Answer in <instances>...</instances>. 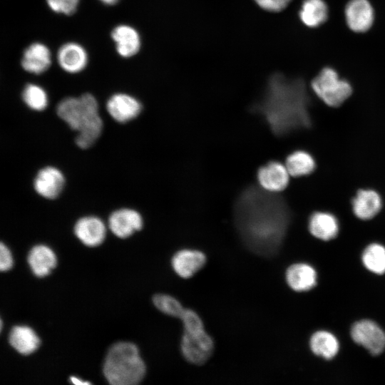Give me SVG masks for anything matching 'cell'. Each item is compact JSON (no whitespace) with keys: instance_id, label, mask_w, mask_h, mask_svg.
I'll return each instance as SVG.
<instances>
[{"instance_id":"cell-1","label":"cell","mask_w":385,"mask_h":385,"mask_svg":"<svg viewBox=\"0 0 385 385\" xmlns=\"http://www.w3.org/2000/svg\"><path fill=\"white\" fill-rule=\"evenodd\" d=\"M235 220L245 246L253 253L268 257L280 247L289 212L284 201L274 192L250 187L236 202Z\"/></svg>"},{"instance_id":"cell-2","label":"cell","mask_w":385,"mask_h":385,"mask_svg":"<svg viewBox=\"0 0 385 385\" xmlns=\"http://www.w3.org/2000/svg\"><path fill=\"white\" fill-rule=\"evenodd\" d=\"M272 81L258 111L262 113L272 131L284 135L307 127L309 117L304 97L294 86Z\"/></svg>"},{"instance_id":"cell-3","label":"cell","mask_w":385,"mask_h":385,"mask_svg":"<svg viewBox=\"0 0 385 385\" xmlns=\"http://www.w3.org/2000/svg\"><path fill=\"white\" fill-rule=\"evenodd\" d=\"M145 365L137 346L130 342H118L108 350L103 364V374L113 385H133L145 375Z\"/></svg>"},{"instance_id":"cell-4","label":"cell","mask_w":385,"mask_h":385,"mask_svg":"<svg viewBox=\"0 0 385 385\" xmlns=\"http://www.w3.org/2000/svg\"><path fill=\"white\" fill-rule=\"evenodd\" d=\"M311 88L326 106L334 108L342 106L353 92L350 83L331 67L319 71L311 81Z\"/></svg>"},{"instance_id":"cell-5","label":"cell","mask_w":385,"mask_h":385,"mask_svg":"<svg viewBox=\"0 0 385 385\" xmlns=\"http://www.w3.org/2000/svg\"><path fill=\"white\" fill-rule=\"evenodd\" d=\"M56 111L58 115L76 131L99 115L98 102L91 93L63 98L58 104Z\"/></svg>"},{"instance_id":"cell-6","label":"cell","mask_w":385,"mask_h":385,"mask_svg":"<svg viewBox=\"0 0 385 385\" xmlns=\"http://www.w3.org/2000/svg\"><path fill=\"white\" fill-rule=\"evenodd\" d=\"M180 349L183 357L190 364L202 365L210 358L214 342L205 329L183 332Z\"/></svg>"},{"instance_id":"cell-7","label":"cell","mask_w":385,"mask_h":385,"mask_svg":"<svg viewBox=\"0 0 385 385\" xmlns=\"http://www.w3.org/2000/svg\"><path fill=\"white\" fill-rule=\"evenodd\" d=\"M352 339L373 355L380 354L385 349V333L374 322L361 320L351 330Z\"/></svg>"},{"instance_id":"cell-8","label":"cell","mask_w":385,"mask_h":385,"mask_svg":"<svg viewBox=\"0 0 385 385\" xmlns=\"http://www.w3.org/2000/svg\"><path fill=\"white\" fill-rule=\"evenodd\" d=\"M344 17L350 30L365 33L374 24V8L369 0H349L344 8Z\"/></svg>"},{"instance_id":"cell-9","label":"cell","mask_w":385,"mask_h":385,"mask_svg":"<svg viewBox=\"0 0 385 385\" xmlns=\"http://www.w3.org/2000/svg\"><path fill=\"white\" fill-rule=\"evenodd\" d=\"M354 215L362 220L374 218L381 211L383 200L380 194L371 188L358 190L351 201Z\"/></svg>"},{"instance_id":"cell-10","label":"cell","mask_w":385,"mask_h":385,"mask_svg":"<svg viewBox=\"0 0 385 385\" xmlns=\"http://www.w3.org/2000/svg\"><path fill=\"white\" fill-rule=\"evenodd\" d=\"M65 184V178L62 172L53 166L41 169L36 174L34 188L41 197L53 200L58 197Z\"/></svg>"},{"instance_id":"cell-11","label":"cell","mask_w":385,"mask_h":385,"mask_svg":"<svg viewBox=\"0 0 385 385\" xmlns=\"http://www.w3.org/2000/svg\"><path fill=\"white\" fill-rule=\"evenodd\" d=\"M109 115L118 123H127L141 112L142 105L135 98L126 93H115L106 103Z\"/></svg>"},{"instance_id":"cell-12","label":"cell","mask_w":385,"mask_h":385,"mask_svg":"<svg viewBox=\"0 0 385 385\" xmlns=\"http://www.w3.org/2000/svg\"><path fill=\"white\" fill-rule=\"evenodd\" d=\"M143 218L135 210L121 208L113 212L108 218L111 232L120 238H126L143 227Z\"/></svg>"},{"instance_id":"cell-13","label":"cell","mask_w":385,"mask_h":385,"mask_svg":"<svg viewBox=\"0 0 385 385\" xmlns=\"http://www.w3.org/2000/svg\"><path fill=\"white\" fill-rule=\"evenodd\" d=\"M289 173L285 166L277 161H272L261 167L257 179L262 188L271 192L284 190L289 181Z\"/></svg>"},{"instance_id":"cell-14","label":"cell","mask_w":385,"mask_h":385,"mask_svg":"<svg viewBox=\"0 0 385 385\" xmlns=\"http://www.w3.org/2000/svg\"><path fill=\"white\" fill-rule=\"evenodd\" d=\"M206 263V256L200 251L181 250L172 257L171 264L175 273L188 279L200 271Z\"/></svg>"},{"instance_id":"cell-15","label":"cell","mask_w":385,"mask_h":385,"mask_svg":"<svg viewBox=\"0 0 385 385\" xmlns=\"http://www.w3.org/2000/svg\"><path fill=\"white\" fill-rule=\"evenodd\" d=\"M106 229L103 221L95 216L80 218L75 224L74 233L85 245L96 247L106 237Z\"/></svg>"},{"instance_id":"cell-16","label":"cell","mask_w":385,"mask_h":385,"mask_svg":"<svg viewBox=\"0 0 385 385\" xmlns=\"http://www.w3.org/2000/svg\"><path fill=\"white\" fill-rule=\"evenodd\" d=\"M57 60L63 70L68 73H76L86 68L88 63V54L80 44L69 42L59 48Z\"/></svg>"},{"instance_id":"cell-17","label":"cell","mask_w":385,"mask_h":385,"mask_svg":"<svg viewBox=\"0 0 385 385\" xmlns=\"http://www.w3.org/2000/svg\"><path fill=\"white\" fill-rule=\"evenodd\" d=\"M51 55L48 48L41 43H34L26 48L21 66L27 72L41 74L51 66Z\"/></svg>"},{"instance_id":"cell-18","label":"cell","mask_w":385,"mask_h":385,"mask_svg":"<svg viewBox=\"0 0 385 385\" xmlns=\"http://www.w3.org/2000/svg\"><path fill=\"white\" fill-rule=\"evenodd\" d=\"M308 228L314 237L329 241L337 237L339 232V222L331 212L316 211L309 217Z\"/></svg>"},{"instance_id":"cell-19","label":"cell","mask_w":385,"mask_h":385,"mask_svg":"<svg viewBox=\"0 0 385 385\" xmlns=\"http://www.w3.org/2000/svg\"><path fill=\"white\" fill-rule=\"evenodd\" d=\"M111 38L115 43L118 53L124 58L135 55L140 48L138 32L128 25H118L111 32Z\"/></svg>"},{"instance_id":"cell-20","label":"cell","mask_w":385,"mask_h":385,"mask_svg":"<svg viewBox=\"0 0 385 385\" xmlns=\"http://www.w3.org/2000/svg\"><path fill=\"white\" fill-rule=\"evenodd\" d=\"M286 281L289 287L296 292L307 291L315 286L317 273L309 265L294 264L287 270Z\"/></svg>"},{"instance_id":"cell-21","label":"cell","mask_w":385,"mask_h":385,"mask_svg":"<svg viewBox=\"0 0 385 385\" xmlns=\"http://www.w3.org/2000/svg\"><path fill=\"white\" fill-rule=\"evenodd\" d=\"M28 262L33 273L38 277L47 276L56 265L53 251L43 245H36L30 250Z\"/></svg>"},{"instance_id":"cell-22","label":"cell","mask_w":385,"mask_h":385,"mask_svg":"<svg viewBox=\"0 0 385 385\" xmlns=\"http://www.w3.org/2000/svg\"><path fill=\"white\" fill-rule=\"evenodd\" d=\"M11 346L21 354L34 352L40 345V339L35 332L26 326H16L9 333Z\"/></svg>"},{"instance_id":"cell-23","label":"cell","mask_w":385,"mask_h":385,"mask_svg":"<svg viewBox=\"0 0 385 385\" xmlns=\"http://www.w3.org/2000/svg\"><path fill=\"white\" fill-rule=\"evenodd\" d=\"M299 16L306 26L317 28L327 20L329 8L324 0H304Z\"/></svg>"},{"instance_id":"cell-24","label":"cell","mask_w":385,"mask_h":385,"mask_svg":"<svg viewBox=\"0 0 385 385\" xmlns=\"http://www.w3.org/2000/svg\"><path fill=\"white\" fill-rule=\"evenodd\" d=\"M285 166L290 176L304 177L312 174L315 170L316 160L309 152L299 150L287 157Z\"/></svg>"},{"instance_id":"cell-25","label":"cell","mask_w":385,"mask_h":385,"mask_svg":"<svg viewBox=\"0 0 385 385\" xmlns=\"http://www.w3.org/2000/svg\"><path fill=\"white\" fill-rule=\"evenodd\" d=\"M309 345L314 354L326 359L334 357L339 347L337 339L326 331L315 332L310 339Z\"/></svg>"},{"instance_id":"cell-26","label":"cell","mask_w":385,"mask_h":385,"mask_svg":"<svg viewBox=\"0 0 385 385\" xmlns=\"http://www.w3.org/2000/svg\"><path fill=\"white\" fill-rule=\"evenodd\" d=\"M362 262L370 272L382 274L385 272V247L379 243L369 245L362 255Z\"/></svg>"},{"instance_id":"cell-27","label":"cell","mask_w":385,"mask_h":385,"mask_svg":"<svg viewBox=\"0 0 385 385\" xmlns=\"http://www.w3.org/2000/svg\"><path fill=\"white\" fill-rule=\"evenodd\" d=\"M102 129L103 120L100 115H98L77 131L78 135L76 138V145L82 149H86L91 147L101 135Z\"/></svg>"},{"instance_id":"cell-28","label":"cell","mask_w":385,"mask_h":385,"mask_svg":"<svg viewBox=\"0 0 385 385\" xmlns=\"http://www.w3.org/2000/svg\"><path fill=\"white\" fill-rule=\"evenodd\" d=\"M22 98L26 106L34 111H43L48 106L46 92L36 84H27L24 88Z\"/></svg>"},{"instance_id":"cell-29","label":"cell","mask_w":385,"mask_h":385,"mask_svg":"<svg viewBox=\"0 0 385 385\" xmlns=\"http://www.w3.org/2000/svg\"><path fill=\"white\" fill-rule=\"evenodd\" d=\"M153 302L161 312L178 319L185 309L177 299L168 294H155L153 298Z\"/></svg>"},{"instance_id":"cell-30","label":"cell","mask_w":385,"mask_h":385,"mask_svg":"<svg viewBox=\"0 0 385 385\" xmlns=\"http://www.w3.org/2000/svg\"><path fill=\"white\" fill-rule=\"evenodd\" d=\"M180 319L183 324L185 332H197L205 329L200 316L192 309L185 308Z\"/></svg>"},{"instance_id":"cell-31","label":"cell","mask_w":385,"mask_h":385,"mask_svg":"<svg viewBox=\"0 0 385 385\" xmlns=\"http://www.w3.org/2000/svg\"><path fill=\"white\" fill-rule=\"evenodd\" d=\"M49 8L56 13L71 15L78 5L79 0H46Z\"/></svg>"},{"instance_id":"cell-32","label":"cell","mask_w":385,"mask_h":385,"mask_svg":"<svg viewBox=\"0 0 385 385\" xmlns=\"http://www.w3.org/2000/svg\"><path fill=\"white\" fill-rule=\"evenodd\" d=\"M292 0H255L262 9L271 11L279 12L284 9Z\"/></svg>"},{"instance_id":"cell-33","label":"cell","mask_w":385,"mask_h":385,"mask_svg":"<svg viewBox=\"0 0 385 385\" xmlns=\"http://www.w3.org/2000/svg\"><path fill=\"white\" fill-rule=\"evenodd\" d=\"M13 265V259L9 248L1 242L0 245V269L2 272L7 271Z\"/></svg>"},{"instance_id":"cell-34","label":"cell","mask_w":385,"mask_h":385,"mask_svg":"<svg viewBox=\"0 0 385 385\" xmlns=\"http://www.w3.org/2000/svg\"><path fill=\"white\" fill-rule=\"evenodd\" d=\"M70 381L71 383L74 384H89L90 382L82 381L81 379H78L76 376H71L70 378Z\"/></svg>"},{"instance_id":"cell-35","label":"cell","mask_w":385,"mask_h":385,"mask_svg":"<svg viewBox=\"0 0 385 385\" xmlns=\"http://www.w3.org/2000/svg\"><path fill=\"white\" fill-rule=\"evenodd\" d=\"M100 1L107 5H113L116 4L119 0H100Z\"/></svg>"}]
</instances>
